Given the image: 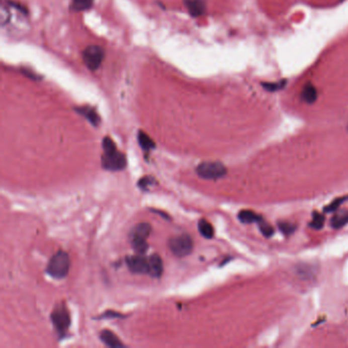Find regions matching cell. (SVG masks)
I'll list each match as a JSON object with an SVG mask.
<instances>
[{
	"mask_svg": "<svg viewBox=\"0 0 348 348\" xmlns=\"http://www.w3.org/2000/svg\"><path fill=\"white\" fill-rule=\"evenodd\" d=\"M157 184L156 180L150 176L143 177L142 179L139 180L138 182V187L143 191H149L151 187H154Z\"/></svg>",
	"mask_w": 348,
	"mask_h": 348,
	"instance_id": "obj_19",
	"label": "cell"
},
{
	"mask_svg": "<svg viewBox=\"0 0 348 348\" xmlns=\"http://www.w3.org/2000/svg\"><path fill=\"white\" fill-rule=\"evenodd\" d=\"M348 223V212H342L338 215H336L331 222V225L333 228L335 229H339L342 228L343 226H345Z\"/></svg>",
	"mask_w": 348,
	"mask_h": 348,
	"instance_id": "obj_18",
	"label": "cell"
},
{
	"mask_svg": "<svg viewBox=\"0 0 348 348\" xmlns=\"http://www.w3.org/2000/svg\"><path fill=\"white\" fill-rule=\"evenodd\" d=\"M300 98L302 101H304L307 104H311V103L316 102V100L318 99L317 88L311 83H306L302 88Z\"/></svg>",
	"mask_w": 348,
	"mask_h": 348,
	"instance_id": "obj_12",
	"label": "cell"
},
{
	"mask_svg": "<svg viewBox=\"0 0 348 348\" xmlns=\"http://www.w3.org/2000/svg\"><path fill=\"white\" fill-rule=\"evenodd\" d=\"M138 142L145 152H149L150 150L155 148V143L153 142L152 139L143 131L138 132Z\"/></svg>",
	"mask_w": 348,
	"mask_h": 348,
	"instance_id": "obj_14",
	"label": "cell"
},
{
	"mask_svg": "<svg viewBox=\"0 0 348 348\" xmlns=\"http://www.w3.org/2000/svg\"><path fill=\"white\" fill-rule=\"evenodd\" d=\"M258 226H259V230L260 232L264 234V236L266 237H271L273 234H274V229L271 225H269L268 223L264 222V220H262L259 223H258Z\"/></svg>",
	"mask_w": 348,
	"mask_h": 348,
	"instance_id": "obj_22",
	"label": "cell"
},
{
	"mask_svg": "<svg viewBox=\"0 0 348 348\" xmlns=\"http://www.w3.org/2000/svg\"><path fill=\"white\" fill-rule=\"evenodd\" d=\"M103 155L101 156V165L104 169L117 171L122 170L127 166V157L120 152L116 143L110 137H104L102 140Z\"/></svg>",
	"mask_w": 348,
	"mask_h": 348,
	"instance_id": "obj_1",
	"label": "cell"
},
{
	"mask_svg": "<svg viewBox=\"0 0 348 348\" xmlns=\"http://www.w3.org/2000/svg\"><path fill=\"white\" fill-rule=\"evenodd\" d=\"M151 226L147 223H140L136 225L130 231V243L133 249L138 254H144L148 249V243L146 242L147 238L151 233Z\"/></svg>",
	"mask_w": 348,
	"mask_h": 348,
	"instance_id": "obj_2",
	"label": "cell"
},
{
	"mask_svg": "<svg viewBox=\"0 0 348 348\" xmlns=\"http://www.w3.org/2000/svg\"><path fill=\"white\" fill-rule=\"evenodd\" d=\"M99 338L103 344H106L109 347H112V348L125 347L124 343H122L119 337L116 334H114L111 330H102L99 334Z\"/></svg>",
	"mask_w": 348,
	"mask_h": 348,
	"instance_id": "obj_10",
	"label": "cell"
},
{
	"mask_svg": "<svg viewBox=\"0 0 348 348\" xmlns=\"http://www.w3.org/2000/svg\"><path fill=\"white\" fill-rule=\"evenodd\" d=\"M286 84H287V80H281V81H279V82H271V83H269V82H267V83H262V86L266 89V90H268L269 92H276V91H279V90H281V89H283L285 86H286Z\"/></svg>",
	"mask_w": 348,
	"mask_h": 348,
	"instance_id": "obj_20",
	"label": "cell"
},
{
	"mask_svg": "<svg viewBox=\"0 0 348 348\" xmlns=\"http://www.w3.org/2000/svg\"><path fill=\"white\" fill-rule=\"evenodd\" d=\"M279 229L285 234V235H290L292 234L295 229H296V226L290 224V223H285V222H282V223H279Z\"/></svg>",
	"mask_w": 348,
	"mask_h": 348,
	"instance_id": "obj_23",
	"label": "cell"
},
{
	"mask_svg": "<svg viewBox=\"0 0 348 348\" xmlns=\"http://www.w3.org/2000/svg\"><path fill=\"white\" fill-rule=\"evenodd\" d=\"M94 0H72L71 9L75 12H84L92 8Z\"/></svg>",
	"mask_w": 348,
	"mask_h": 348,
	"instance_id": "obj_17",
	"label": "cell"
},
{
	"mask_svg": "<svg viewBox=\"0 0 348 348\" xmlns=\"http://www.w3.org/2000/svg\"><path fill=\"white\" fill-rule=\"evenodd\" d=\"M198 231L199 233L206 239H212L215 235L214 227L211 223H208L206 220L201 219L198 222Z\"/></svg>",
	"mask_w": 348,
	"mask_h": 348,
	"instance_id": "obj_16",
	"label": "cell"
},
{
	"mask_svg": "<svg viewBox=\"0 0 348 348\" xmlns=\"http://www.w3.org/2000/svg\"><path fill=\"white\" fill-rule=\"evenodd\" d=\"M163 272V265L158 254H152L148 257V275L152 278H159Z\"/></svg>",
	"mask_w": 348,
	"mask_h": 348,
	"instance_id": "obj_9",
	"label": "cell"
},
{
	"mask_svg": "<svg viewBox=\"0 0 348 348\" xmlns=\"http://www.w3.org/2000/svg\"><path fill=\"white\" fill-rule=\"evenodd\" d=\"M50 319L59 338L64 337L71 326V315L64 302L55 305L50 315Z\"/></svg>",
	"mask_w": 348,
	"mask_h": 348,
	"instance_id": "obj_4",
	"label": "cell"
},
{
	"mask_svg": "<svg viewBox=\"0 0 348 348\" xmlns=\"http://www.w3.org/2000/svg\"><path fill=\"white\" fill-rule=\"evenodd\" d=\"M196 173L205 180H217L226 175L227 168L219 161H205L197 165Z\"/></svg>",
	"mask_w": 348,
	"mask_h": 348,
	"instance_id": "obj_5",
	"label": "cell"
},
{
	"mask_svg": "<svg viewBox=\"0 0 348 348\" xmlns=\"http://www.w3.org/2000/svg\"><path fill=\"white\" fill-rule=\"evenodd\" d=\"M184 4L189 14L194 18L202 16L205 12L204 0H185Z\"/></svg>",
	"mask_w": 348,
	"mask_h": 348,
	"instance_id": "obj_11",
	"label": "cell"
},
{
	"mask_svg": "<svg viewBox=\"0 0 348 348\" xmlns=\"http://www.w3.org/2000/svg\"><path fill=\"white\" fill-rule=\"evenodd\" d=\"M346 198H338L336 200H334L330 205H328L326 208H325V212L326 213H330V212H334L336 210H338L339 206L343 203V201L345 200Z\"/></svg>",
	"mask_w": 348,
	"mask_h": 348,
	"instance_id": "obj_24",
	"label": "cell"
},
{
	"mask_svg": "<svg viewBox=\"0 0 348 348\" xmlns=\"http://www.w3.org/2000/svg\"><path fill=\"white\" fill-rule=\"evenodd\" d=\"M104 59V50L97 45H90L83 51V61L90 71H96Z\"/></svg>",
	"mask_w": 348,
	"mask_h": 348,
	"instance_id": "obj_7",
	"label": "cell"
},
{
	"mask_svg": "<svg viewBox=\"0 0 348 348\" xmlns=\"http://www.w3.org/2000/svg\"><path fill=\"white\" fill-rule=\"evenodd\" d=\"M69 267H71V260L68 254L59 250L50 258L46 272L53 279L60 280L67 276Z\"/></svg>",
	"mask_w": 348,
	"mask_h": 348,
	"instance_id": "obj_3",
	"label": "cell"
},
{
	"mask_svg": "<svg viewBox=\"0 0 348 348\" xmlns=\"http://www.w3.org/2000/svg\"><path fill=\"white\" fill-rule=\"evenodd\" d=\"M168 248L173 255L184 257L189 255L193 249V240L189 234L171 237L168 240Z\"/></svg>",
	"mask_w": 348,
	"mask_h": 348,
	"instance_id": "obj_6",
	"label": "cell"
},
{
	"mask_svg": "<svg viewBox=\"0 0 348 348\" xmlns=\"http://www.w3.org/2000/svg\"><path fill=\"white\" fill-rule=\"evenodd\" d=\"M238 219L243 224H252V223H259L263 218L258 216L257 214L251 212V211H241L238 214Z\"/></svg>",
	"mask_w": 348,
	"mask_h": 348,
	"instance_id": "obj_15",
	"label": "cell"
},
{
	"mask_svg": "<svg viewBox=\"0 0 348 348\" xmlns=\"http://www.w3.org/2000/svg\"><path fill=\"white\" fill-rule=\"evenodd\" d=\"M129 270L134 274H148V257L143 254H136L126 257Z\"/></svg>",
	"mask_w": 348,
	"mask_h": 348,
	"instance_id": "obj_8",
	"label": "cell"
},
{
	"mask_svg": "<svg viewBox=\"0 0 348 348\" xmlns=\"http://www.w3.org/2000/svg\"><path fill=\"white\" fill-rule=\"evenodd\" d=\"M312 221L311 223L309 224V226L312 228V229H315V230H320L324 227V222H325V218L323 215H321L320 213H317L315 212L314 214H312Z\"/></svg>",
	"mask_w": 348,
	"mask_h": 348,
	"instance_id": "obj_21",
	"label": "cell"
},
{
	"mask_svg": "<svg viewBox=\"0 0 348 348\" xmlns=\"http://www.w3.org/2000/svg\"><path fill=\"white\" fill-rule=\"evenodd\" d=\"M77 113H79L81 116L86 118L95 127H97L100 124V118L98 114L95 112V110L92 108H89V107L79 108L77 109Z\"/></svg>",
	"mask_w": 348,
	"mask_h": 348,
	"instance_id": "obj_13",
	"label": "cell"
},
{
	"mask_svg": "<svg viewBox=\"0 0 348 348\" xmlns=\"http://www.w3.org/2000/svg\"><path fill=\"white\" fill-rule=\"evenodd\" d=\"M347 131H348V124H347Z\"/></svg>",
	"mask_w": 348,
	"mask_h": 348,
	"instance_id": "obj_27",
	"label": "cell"
},
{
	"mask_svg": "<svg viewBox=\"0 0 348 348\" xmlns=\"http://www.w3.org/2000/svg\"><path fill=\"white\" fill-rule=\"evenodd\" d=\"M125 316H123L122 314H119L117 311L114 310H108L104 312L103 315H101L99 317V319H115V318H124Z\"/></svg>",
	"mask_w": 348,
	"mask_h": 348,
	"instance_id": "obj_25",
	"label": "cell"
},
{
	"mask_svg": "<svg viewBox=\"0 0 348 348\" xmlns=\"http://www.w3.org/2000/svg\"><path fill=\"white\" fill-rule=\"evenodd\" d=\"M151 212H153V213H156V214H158V215H160V216H162L164 219H166V220H168V216L166 215V214H164V213H162V212H158V211H155V210H151Z\"/></svg>",
	"mask_w": 348,
	"mask_h": 348,
	"instance_id": "obj_26",
	"label": "cell"
}]
</instances>
